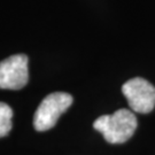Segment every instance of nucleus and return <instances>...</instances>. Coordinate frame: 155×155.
I'll use <instances>...</instances> for the list:
<instances>
[{"instance_id": "nucleus-5", "label": "nucleus", "mask_w": 155, "mask_h": 155, "mask_svg": "<svg viewBox=\"0 0 155 155\" xmlns=\"http://www.w3.org/2000/svg\"><path fill=\"white\" fill-rule=\"evenodd\" d=\"M13 110L5 102H0V138L6 137L11 132L13 123Z\"/></svg>"}, {"instance_id": "nucleus-2", "label": "nucleus", "mask_w": 155, "mask_h": 155, "mask_svg": "<svg viewBox=\"0 0 155 155\" xmlns=\"http://www.w3.org/2000/svg\"><path fill=\"white\" fill-rule=\"evenodd\" d=\"M72 97L66 92L48 94L40 102L33 116V127L37 131H47L54 127L63 113L72 105Z\"/></svg>"}, {"instance_id": "nucleus-1", "label": "nucleus", "mask_w": 155, "mask_h": 155, "mask_svg": "<svg viewBox=\"0 0 155 155\" xmlns=\"http://www.w3.org/2000/svg\"><path fill=\"white\" fill-rule=\"evenodd\" d=\"M138 122L133 111L118 109L111 115H102L93 123V127L102 133L109 144H123L133 136Z\"/></svg>"}, {"instance_id": "nucleus-3", "label": "nucleus", "mask_w": 155, "mask_h": 155, "mask_svg": "<svg viewBox=\"0 0 155 155\" xmlns=\"http://www.w3.org/2000/svg\"><path fill=\"white\" fill-rule=\"evenodd\" d=\"M122 92L130 108L136 113L147 114L155 107V86L141 77L132 78L123 84Z\"/></svg>"}, {"instance_id": "nucleus-4", "label": "nucleus", "mask_w": 155, "mask_h": 155, "mask_svg": "<svg viewBox=\"0 0 155 155\" xmlns=\"http://www.w3.org/2000/svg\"><path fill=\"white\" fill-rule=\"evenodd\" d=\"M29 81L28 56L14 54L0 61V89L21 90Z\"/></svg>"}]
</instances>
